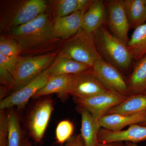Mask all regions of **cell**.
Segmentation results:
<instances>
[{
	"instance_id": "33",
	"label": "cell",
	"mask_w": 146,
	"mask_h": 146,
	"mask_svg": "<svg viewBox=\"0 0 146 146\" xmlns=\"http://www.w3.org/2000/svg\"><path fill=\"white\" fill-rule=\"evenodd\" d=\"M140 125H141L145 126H146V121H145L144 122V123L140 124Z\"/></svg>"
},
{
	"instance_id": "26",
	"label": "cell",
	"mask_w": 146,
	"mask_h": 146,
	"mask_svg": "<svg viewBox=\"0 0 146 146\" xmlns=\"http://www.w3.org/2000/svg\"><path fill=\"white\" fill-rule=\"evenodd\" d=\"M74 131V125L72 122L68 120L61 121L58 124L56 129V143L63 145L73 136Z\"/></svg>"
},
{
	"instance_id": "22",
	"label": "cell",
	"mask_w": 146,
	"mask_h": 146,
	"mask_svg": "<svg viewBox=\"0 0 146 146\" xmlns=\"http://www.w3.org/2000/svg\"><path fill=\"white\" fill-rule=\"evenodd\" d=\"M124 3L130 28L146 23V0H124Z\"/></svg>"
},
{
	"instance_id": "29",
	"label": "cell",
	"mask_w": 146,
	"mask_h": 146,
	"mask_svg": "<svg viewBox=\"0 0 146 146\" xmlns=\"http://www.w3.org/2000/svg\"><path fill=\"white\" fill-rule=\"evenodd\" d=\"M98 146H127L123 142H115L108 143L102 144L99 143Z\"/></svg>"
},
{
	"instance_id": "25",
	"label": "cell",
	"mask_w": 146,
	"mask_h": 146,
	"mask_svg": "<svg viewBox=\"0 0 146 146\" xmlns=\"http://www.w3.org/2000/svg\"><path fill=\"white\" fill-rule=\"evenodd\" d=\"M19 57H8L0 54V82L4 86L3 87L7 88L11 85Z\"/></svg>"
},
{
	"instance_id": "10",
	"label": "cell",
	"mask_w": 146,
	"mask_h": 146,
	"mask_svg": "<svg viewBox=\"0 0 146 146\" xmlns=\"http://www.w3.org/2000/svg\"><path fill=\"white\" fill-rule=\"evenodd\" d=\"M127 98L113 91H108L87 98H74V99L79 106L89 111L98 121L106 115L110 110L121 103Z\"/></svg>"
},
{
	"instance_id": "30",
	"label": "cell",
	"mask_w": 146,
	"mask_h": 146,
	"mask_svg": "<svg viewBox=\"0 0 146 146\" xmlns=\"http://www.w3.org/2000/svg\"><path fill=\"white\" fill-rule=\"evenodd\" d=\"M0 146H7V136L5 135L0 136Z\"/></svg>"
},
{
	"instance_id": "20",
	"label": "cell",
	"mask_w": 146,
	"mask_h": 146,
	"mask_svg": "<svg viewBox=\"0 0 146 146\" xmlns=\"http://www.w3.org/2000/svg\"><path fill=\"white\" fill-rule=\"evenodd\" d=\"M145 111L146 95L135 94L131 95L121 103L110 110L106 115L112 114L133 115Z\"/></svg>"
},
{
	"instance_id": "16",
	"label": "cell",
	"mask_w": 146,
	"mask_h": 146,
	"mask_svg": "<svg viewBox=\"0 0 146 146\" xmlns=\"http://www.w3.org/2000/svg\"><path fill=\"white\" fill-rule=\"evenodd\" d=\"M70 75H59L50 76L48 81L43 88L33 97L34 99L55 94L61 99H67L72 80Z\"/></svg>"
},
{
	"instance_id": "34",
	"label": "cell",
	"mask_w": 146,
	"mask_h": 146,
	"mask_svg": "<svg viewBox=\"0 0 146 146\" xmlns=\"http://www.w3.org/2000/svg\"></svg>"
},
{
	"instance_id": "14",
	"label": "cell",
	"mask_w": 146,
	"mask_h": 146,
	"mask_svg": "<svg viewBox=\"0 0 146 146\" xmlns=\"http://www.w3.org/2000/svg\"><path fill=\"white\" fill-rule=\"evenodd\" d=\"M146 121V111L133 115H106L98 120L101 127L113 131H119L127 126L140 124Z\"/></svg>"
},
{
	"instance_id": "5",
	"label": "cell",
	"mask_w": 146,
	"mask_h": 146,
	"mask_svg": "<svg viewBox=\"0 0 146 146\" xmlns=\"http://www.w3.org/2000/svg\"><path fill=\"white\" fill-rule=\"evenodd\" d=\"M59 54L91 68L103 59L97 50L94 34L82 28L65 40Z\"/></svg>"
},
{
	"instance_id": "2",
	"label": "cell",
	"mask_w": 146,
	"mask_h": 146,
	"mask_svg": "<svg viewBox=\"0 0 146 146\" xmlns=\"http://www.w3.org/2000/svg\"><path fill=\"white\" fill-rule=\"evenodd\" d=\"M45 0H7L1 2V35L33 21L48 8Z\"/></svg>"
},
{
	"instance_id": "15",
	"label": "cell",
	"mask_w": 146,
	"mask_h": 146,
	"mask_svg": "<svg viewBox=\"0 0 146 146\" xmlns=\"http://www.w3.org/2000/svg\"><path fill=\"white\" fill-rule=\"evenodd\" d=\"M106 19L107 11L104 2L93 1L84 15L82 29L94 34L103 26Z\"/></svg>"
},
{
	"instance_id": "3",
	"label": "cell",
	"mask_w": 146,
	"mask_h": 146,
	"mask_svg": "<svg viewBox=\"0 0 146 146\" xmlns=\"http://www.w3.org/2000/svg\"><path fill=\"white\" fill-rule=\"evenodd\" d=\"M59 51L57 50L46 54L20 56L11 85L7 88L1 87V100L5 98L8 92L10 94L20 90L48 69L57 57Z\"/></svg>"
},
{
	"instance_id": "6",
	"label": "cell",
	"mask_w": 146,
	"mask_h": 146,
	"mask_svg": "<svg viewBox=\"0 0 146 146\" xmlns=\"http://www.w3.org/2000/svg\"><path fill=\"white\" fill-rule=\"evenodd\" d=\"M92 70L96 78L108 90L124 96H130L127 80L115 66L102 59L96 62Z\"/></svg>"
},
{
	"instance_id": "28",
	"label": "cell",
	"mask_w": 146,
	"mask_h": 146,
	"mask_svg": "<svg viewBox=\"0 0 146 146\" xmlns=\"http://www.w3.org/2000/svg\"><path fill=\"white\" fill-rule=\"evenodd\" d=\"M60 146H85L84 141L81 134L74 135L71 137L70 139L64 144V145Z\"/></svg>"
},
{
	"instance_id": "11",
	"label": "cell",
	"mask_w": 146,
	"mask_h": 146,
	"mask_svg": "<svg viewBox=\"0 0 146 146\" xmlns=\"http://www.w3.org/2000/svg\"><path fill=\"white\" fill-rule=\"evenodd\" d=\"M108 91L96 78L91 68L83 72L72 76L69 94L74 98L84 99Z\"/></svg>"
},
{
	"instance_id": "19",
	"label": "cell",
	"mask_w": 146,
	"mask_h": 146,
	"mask_svg": "<svg viewBox=\"0 0 146 146\" xmlns=\"http://www.w3.org/2000/svg\"><path fill=\"white\" fill-rule=\"evenodd\" d=\"M130 96L146 93V55L137 61L127 80Z\"/></svg>"
},
{
	"instance_id": "13",
	"label": "cell",
	"mask_w": 146,
	"mask_h": 146,
	"mask_svg": "<svg viewBox=\"0 0 146 146\" xmlns=\"http://www.w3.org/2000/svg\"><path fill=\"white\" fill-rule=\"evenodd\" d=\"M88 8L54 20L53 27L56 36L66 40L76 34L82 28L84 15Z\"/></svg>"
},
{
	"instance_id": "4",
	"label": "cell",
	"mask_w": 146,
	"mask_h": 146,
	"mask_svg": "<svg viewBox=\"0 0 146 146\" xmlns=\"http://www.w3.org/2000/svg\"><path fill=\"white\" fill-rule=\"evenodd\" d=\"M94 35L97 50L103 59L121 73L128 72L133 59L127 45L103 26Z\"/></svg>"
},
{
	"instance_id": "8",
	"label": "cell",
	"mask_w": 146,
	"mask_h": 146,
	"mask_svg": "<svg viewBox=\"0 0 146 146\" xmlns=\"http://www.w3.org/2000/svg\"><path fill=\"white\" fill-rule=\"evenodd\" d=\"M104 3L107 11L106 21L110 31L127 45L130 27L124 0H111Z\"/></svg>"
},
{
	"instance_id": "17",
	"label": "cell",
	"mask_w": 146,
	"mask_h": 146,
	"mask_svg": "<svg viewBox=\"0 0 146 146\" xmlns=\"http://www.w3.org/2000/svg\"><path fill=\"white\" fill-rule=\"evenodd\" d=\"M79 112L81 116L80 131L85 146H98V136L101 126L98 121L86 109L79 106Z\"/></svg>"
},
{
	"instance_id": "12",
	"label": "cell",
	"mask_w": 146,
	"mask_h": 146,
	"mask_svg": "<svg viewBox=\"0 0 146 146\" xmlns=\"http://www.w3.org/2000/svg\"><path fill=\"white\" fill-rule=\"evenodd\" d=\"M146 140V126L138 124L129 126L127 129L113 131L101 128L98 134V142L105 144L115 142H129L136 143Z\"/></svg>"
},
{
	"instance_id": "7",
	"label": "cell",
	"mask_w": 146,
	"mask_h": 146,
	"mask_svg": "<svg viewBox=\"0 0 146 146\" xmlns=\"http://www.w3.org/2000/svg\"><path fill=\"white\" fill-rule=\"evenodd\" d=\"M50 76L48 68L21 89L1 100L0 110H5L14 106L20 109L24 108L30 99L33 98L46 84Z\"/></svg>"
},
{
	"instance_id": "1",
	"label": "cell",
	"mask_w": 146,
	"mask_h": 146,
	"mask_svg": "<svg viewBox=\"0 0 146 146\" xmlns=\"http://www.w3.org/2000/svg\"><path fill=\"white\" fill-rule=\"evenodd\" d=\"M15 40L21 56H33L57 50L62 39L55 34L53 23L45 13L28 23L11 29L1 35Z\"/></svg>"
},
{
	"instance_id": "32",
	"label": "cell",
	"mask_w": 146,
	"mask_h": 146,
	"mask_svg": "<svg viewBox=\"0 0 146 146\" xmlns=\"http://www.w3.org/2000/svg\"><path fill=\"white\" fill-rule=\"evenodd\" d=\"M125 144L127 146H139L136 143H131V142H126Z\"/></svg>"
},
{
	"instance_id": "9",
	"label": "cell",
	"mask_w": 146,
	"mask_h": 146,
	"mask_svg": "<svg viewBox=\"0 0 146 146\" xmlns=\"http://www.w3.org/2000/svg\"><path fill=\"white\" fill-rule=\"evenodd\" d=\"M54 109L53 101L47 98L38 102L32 110L28 120V129L30 136L36 143L42 142Z\"/></svg>"
},
{
	"instance_id": "27",
	"label": "cell",
	"mask_w": 146,
	"mask_h": 146,
	"mask_svg": "<svg viewBox=\"0 0 146 146\" xmlns=\"http://www.w3.org/2000/svg\"><path fill=\"white\" fill-rule=\"evenodd\" d=\"M0 54L8 57H18L21 56V51L15 40L1 35Z\"/></svg>"
},
{
	"instance_id": "35",
	"label": "cell",
	"mask_w": 146,
	"mask_h": 146,
	"mask_svg": "<svg viewBox=\"0 0 146 146\" xmlns=\"http://www.w3.org/2000/svg\"><path fill=\"white\" fill-rule=\"evenodd\" d=\"M145 95H146V93H145Z\"/></svg>"
},
{
	"instance_id": "18",
	"label": "cell",
	"mask_w": 146,
	"mask_h": 146,
	"mask_svg": "<svg viewBox=\"0 0 146 146\" xmlns=\"http://www.w3.org/2000/svg\"><path fill=\"white\" fill-rule=\"evenodd\" d=\"M91 68L72 58L58 55L51 65L48 68L50 76L77 74Z\"/></svg>"
},
{
	"instance_id": "23",
	"label": "cell",
	"mask_w": 146,
	"mask_h": 146,
	"mask_svg": "<svg viewBox=\"0 0 146 146\" xmlns=\"http://www.w3.org/2000/svg\"><path fill=\"white\" fill-rule=\"evenodd\" d=\"M93 1L91 0H59L54 3L53 21L68 16L77 11L88 8Z\"/></svg>"
},
{
	"instance_id": "21",
	"label": "cell",
	"mask_w": 146,
	"mask_h": 146,
	"mask_svg": "<svg viewBox=\"0 0 146 146\" xmlns=\"http://www.w3.org/2000/svg\"><path fill=\"white\" fill-rule=\"evenodd\" d=\"M133 60L138 61L146 55V23L134 29L127 44Z\"/></svg>"
},
{
	"instance_id": "31",
	"label": "cell",
	"mask_w": 146,
	"mask_h": 146,
	"mask_svg": "<svg viewBox=\"0 0 146 146\" xmlns=\"http://www.w3.org/2000/svg\"><path fill=\"white\" fill-rule=\"evenodd\" d=\"M21 146H33L27 139H23Z\"/></svg>"
},
{
	"instance_id": "24",
	"label": "cell",
	"mask_w": 146,
	"mask_h": 146,
	"mask_svg": "<svg viewBox=\"0 0 146 146\" xmlns=\"http://www.w3.org/2000/svg\"><path fill=\"white\" fill-rule=\"evenodd\" d=\"M7 146H21L23 139L18 115L15 111H11L7 114Z\"/></svg>"
}]
</instances>
